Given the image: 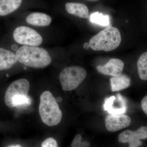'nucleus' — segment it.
<instances>
[{
	"label": "nucleus",
	"mask_w": 147,
	"mask_h": 147,
	"mask_svg": "<svg viewBox=\"0 0 147 147\" xmlns=\"http://www.w3.org/2000/svg\"><path fill=\"white\" fill-rule=\"evenodd\" d=\"M147 139V127L143 126L136 131L126 130L119 135V142L128 143L129 147H139L142 145L141 140Z\"/></svg>",
	"instance_id": "nucleus-7"
},
{
	"label": "nucleus",
	"mask_w": 147,
	"mask_h": 147,
	"mask_svg": "<svg viewBox=\"0 0 147 147\" xmlns=\"http://www.w3.org/2000/svg\"><path fill=\"white\" fill-rule=\"evenodd\" d=\"M14 40L21 45L28 46H39L42 43V38L40 35L33 29L26 26L18 27L13 33Z\"/></svg>",
	"instance_id": "nucleus-6"
},
{
	"label": "nucleus",
	"mask_w": 147,
	"mask_h": 147,
	"mask_svg": "<svg viewBox=\"0 0 147 147\" xmlns=\"http://www.w3.org/2000/svg\"><path fill=\"white\" fill-rule=\"evenodd\" d=\"M17 45H15V44H13V45H12V47H11L12 49L14 50H16V49H17Z\"/></svg>",
	"instance_id": "nucleus-22"
},
{
	"label": "nucleus",
	"mask_w": 147,
	"mask_h": 147,
	"mask_svg": "<svg viewBox=\"0 0 147 147\" xmlns=\"http://www.w3.org/2000/svg\"><path fill=\"white\" fill-rule=\"evenodd\" d=\"M29 90L30 83L27 79H18L13 82L6 91V105L10 108H24L29 106L32 102L31 98L28 96Z\"/></svg>",
	"instance_id": "nucleus-2"
},
{
	"label": "nucleus",
	"mask_w": 147,
	"mask_h": 147,
	"mask_svg": "<svg viewBox=\"0 0 147 147\" xmlns=\"http://www.w3.org/2000/svg\"><path fill=\"white\" fill-rule=\"evenodd\" d=\"M103 108L110 114H124L127 110V102L121 94H118L106 98Z\"/></svg>",
	"instance_id": "nucleus-8"
},
{
	"label": "nucleus",
	"mask_w": 147,
	"mask_h": 147,
	"mask_svg": "<svg viewBox=\"0 0 147 147\" xmlns=\"http://www.w3.org/2000/svg\"><path fill=\"white\" fill-rule=\"evenodd\" d=\"M39 113L42 121L48 126H55L61 120L62 113L57 100L49 91L43 92L40 96Z\"/></svg>",
	"instance_id": "nucleus-4"
},
{
	"label": "nucleus",
	"mask_w": 147,
	"mask_h": 147,
	"mask_svg": "<svg viewBox=\"0 0 147 147\" xmlns=\"http://www.w3.org/2000/svg\"><path fill=\"white\" fill-rule=\"evenodd\" d=\"M141 105L142 110L147 116V95L142 99Z\"/></svg>",
	"instance_id": "nucleus-20"
},
{
	"label": "nucleus",
	"mask_w": 147,
	"mask_h": 147,
	"mask_svg": "<svg viewBox=\"0 0 147 147\" xmlns=\"http://www.w3.org/2000/svg\"><path fill=\"white\" fill-rule=\"evenodd\" d=\"M22 0H0V16L7 15L19 8Z\"/></svg>",
	"instance_id": "nucleus-15"
},
{
	"label": "nucleus",
	"mask_w": 147,
	"mask_h": 147,
	"mask_svg": "<svg viewBox=\"0 0 147 147\" xmlns=\"http://www.w3.org/2000/svg\"><path fill=\"white\" fill-rule=\"evenodd\" d=\"M41 147H58V146L56 140L50 137L43 141L41 144Z\"/></svg>",
	"instance_id": "nucleus-19"
},
{
	"label": "nucleus",
	"mask_w": 147,
	"mask_h": 147,
	"mask_svg": "<svg viewBox=\"0 0 147 147\" xmlns=\"http://www.w3.org/2000/svg\"><path fill=\"white\" fill-rule=\"evenodd\" d=\"M105 123L107 130L113 132L129 126L131 120L129 116L124 114H110L105 118Z\"/></svg>",
	"instance_id": "nucleus-9"
},
{
	"label": "nucleus",
	"mask_w": 147,
	"mask_h": 147,
	"mask_svg": "<svg viewBox=\"0 0 147 147\" xmlns=\"http://www.w3.org/2000/svg\"><path fill=\"white\" fill-rule=\"evenodd\" d=\"M121 41V37L118 29L110 25L93 36L89 44L90 47L95 51L110 52L117 48Z\"/></svg>",
	"instance_id": "nucleus-3"
},
{
	"label": "nucleus",
	"mask_w": 147,
	"mask_h": 147,
	"mask_svg": "<svg viewBox=\"0 0 147 147\" xmlns=\"http://www.w3.org/2000/svg\"><path fill=\"white\" fill-rule=\"evenodd\" d=\"M86 75V71L81 67H65L59 76L62 88L64 91L75 89L84 81Z\"/></svg>",
	"instance_id": "nucleus-5"
},
{
	"label": "nucleus",
	"mask_w": 147,
	"mask_h": 147,
	"mask_svg": "<svg viewBox=\"0 0 147 147\" xmlns=\"http://www.w3.org/2000/svg\"><path fill=\"white\" fill-rule=\"evenodd\" d=\"M137 65L139 78L147 81V52L143 53L139 57Z\"/></svg>",
	"instance_id": "nucleus-16"
},
{
	"label": "nucleus",
	"mask_w": 147,
	"mask_h": 147,
	"mask_svg": "<svg viewBox=\"0 0 147 147\" xmlns=\"http://www.w3.org/2000/svg\"><path fill=\"white\" fill-rule=\"evenodd\" d=\"M86 1H89L96 2L99 1V0H86Z\"/></svg>",
	"instance_id": "nucleus-24"
},
{
	"label": "nucleus",
	"mask_w": 147,
	"mask_h": 147,
	"mask_svg": "<svg viewBox=\"0 0 147 147\" xmlns=\"http://www.w3.org/2000/svg\"><path fill=\"white\" fill-rule=\"evenodd\" d=\"M26 21L28 24L36 26H47L52 22V18L45 13L34 12L27 16Z\"/></svg>",
	"instance_id": "nucleus-12"
},
{
	"label": "nucleus",
	"mask_w": 147,
	"mask_h": 147,
	"mask_svg": "<svg viewBox=\"0 0 147 147\" xmlns=\"http://www.w3.org/2000/svg\"><path fill=\"white\" fill-rule=\"evenodd\" d=\"M90 21L92 23L102 26H108L110 25V18L108 15H103L102 13L95 12L91 14Z\"/></svg>",
	"instance_id": "nucleus-17"
},
{
	"label": "nucleus",
	"mask_w": 147,
	"mask_h": 147,
	"mask_svg": "<svg viewBox=\"0 0 147 147\" xmlns=\"http://www.w3.org/2000/svg\"><path fill=\"white\" fill-rule=\"evenodd\" d=\"M124 66L123 62L119 59H111L104 65L97 66L96 69L103 75L117 76L122 73Z\"/></svg>",
	"instance_id": "nucleus-10"
},
{
	"label": "nucleus",
	"mask_w": 147,
	"mask_h": 147,
	"mask_svg": "<svg viewBox=\"0 0 147 147\" xmlns=\"http://www.w3.org/2000/svg\"><path fill=\"white\" fill-rule=\"evenodd\" d=\"M17 61L16 54L9 50L0 48V70L11 68Z\"/></svg>",
	"instance_id": "nucleus-11"
},
{
	"label": "nucleus",
	"mask_w": 147,
	"mask_h": 147,
	"mask_svg": "<svg viewBox=\"0 0 147 147\" xmlns=\"http://www.w3.org/2000/svg\"><path fill=\"white\" fill-rule=\"evenodd\" d=\"M82 137L80 134H77L71 142V147H90V144L88 142H82Z\"/></svg>",
	"instance_id": "nucleus-18"
},
{
	"label": "nucleus",
	"mask_w": 147,
	"mask_h": 147,
	"mask_svg": "<svg viewBox=\"0 0 147 147\" xmlns=\"http://www.w3.org/2000/svg\"><path fill=\"white\" fill-rule=\"evenodd\" d=\"M7 147H23L21 146H20L19 145H11V146H9Z\"/></svg>",
	"instance_id": "nucleus-23"
},
{
	"label": "nucleus",
	"mask_w": 147,
	"mask_h": 147,
	"mask_svg": "<svg viewBox=\"0 0 147 147\" xmlns=\"http://www.w3.org/2000/svg\"><path fill=\"white\" fill-rule=\"evenodd\" d=\"M16 55L19 62L33 68H44L52 62L47 50L41 47L24 45L17 50Z\"/></svg>",
	"instance_id": "nucleus-1"
},
{
	"label": "nucleus",
	"mask_w": 147,
	"mask_h": 147,
	"mask_svg": "<svg viewBox=\"0 0 147 147\" xmlns=\"http://www.w3.org/2000/svg\"><path fill=\"white\" fill-rule=\"evenodd\" d=\"M65 7L69 13L81 18H88L89 17L88 8L84 4L67 3L65 4Z\"/></svg>",
	"instance_id": "nucleus-13"
},
{
	"label": "nucleus",
	"mask_w": 147,
	"mask_h": 147,
	"mask_svg": "<svg viewBox=\"0 0 147 147\" xmlns=\"http://www.w3.org/2000/svg\"><path fill=\"white\" fill-rule=\"evenodd\" d=\"M90 47L89 44L88 42H85L84 44V48L86 50H88Z\"/></svg>",
	"instance_id": "nucleus-21"
},
{
	"label": "nucleus",
	"mask_w": 147,
	"mask_h": 147,
	"mask_svg": "<svg viewBox=\"0 0 147 147\" xmlns=\"http://www.w3.org/2000/svg\"><path fill=\"white\" fill-rule=\"evenodd\" d=\"M112 91H119L128 88L131 84V79L125 74L113 76L110 79Z\"/></svg>",
	"instance_id": "nucleus-14"
}]
</instances>
